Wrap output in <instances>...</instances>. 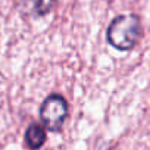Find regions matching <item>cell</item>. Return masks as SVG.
I'll return each instance as SVG.
<instances>
[{"label": "cell", "instance_id": "cell-1", "mask_svg": "<svg viewBox=\"0 0 150 150\" xmlns=\"http://www.w3.org/2000/svg\"><path fill=\"white\" fill-rule=\"evenodd\" d=\"M143 34L141 21L137 15H119L112 19L108 28V43L121 52L132 50Z\"/></svg>", "mask_w": 150, "mask_h": 150}, {"label": "cell", "instance_id": "cell-2", "mask_svg": "<svg viewBox=\"0 0 150 150\" xmlns=\"http://www.w3.org/2000/svg\"><path fill=\"white\" fill-rule=\"evenodd\" d=\"M68 118V102L60 94H50L44 99L40 108V119L46 129L60 131Z\"/></svg>", "mask_w": 150, "mask_h": 150}, {"label": "cell", "instance_id": "cell-3", "mask_svg": "<svg viewBox=\"0 0 150 150\" xmlns=\"http://www.w3.org/2000/svg\"><path fill=\"white\" fill-rule=\"evenodd\" d=\"M22 11L34 18L37 16H44L56 5V0H21Z\"/></svg>", "mask_w": 150, "mask_h": 150}, {"label": "cell", "instance_id": "cell-4", "mask_svg": "<svg viewBox=\"0 0 150 150\" xmlns=\"http://www.w3.org/2000/svg\"><path fill=\"white\" fill-rule=\"evenodd\" d=\"M46 141V128L33 122L25 131V144L30 150H38Z\"/></svg>", "mask_w": 150, "mask_h": 150}]
</instances>
